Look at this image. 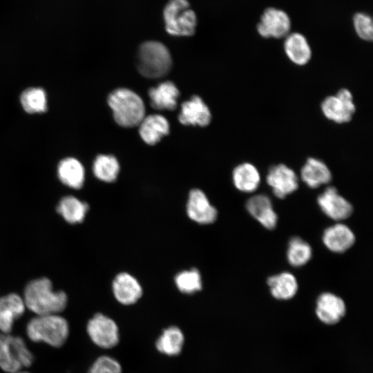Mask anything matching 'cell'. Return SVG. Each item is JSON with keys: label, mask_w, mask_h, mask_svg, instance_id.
Masks as SVG:
<instances>
[{"label": "cell", "mask_w": 373, "mask_h": 373, "mask_svg": "<svg viewBox=\"0 0 373 373\" xmlns=\"http://www.w3.org/2000/svg\"><path fill=\"white\" fill-rule=\"evenodd\" d=\"M93 171L95 176L99 180L113 182L119 174V164L113 155H99L93 162Z\"/></svg>", "instance_id": "83f0119b"}, {"label": "cell", "mask_w": 373, "mask_h": 373, "mask_svg": "<svg viewBox=\"0 0 373 373\" xmlns=\"http://www.w3.org/2000/svg\"><path fill=\"white\" fill-rule=\"evenodd\" d=\"M267 184L273 193L280 199L296 191L298 187V178L294 171L283 164L269 169L266 177Z\"/></svg>", "instance_id": "8fae6325"}, {"label": "cell", "mask_w": 373, "mask_h": 373, "mask_svg": "<svg viewBox=\"0 0 373 373\" xmlns=\"http://www.w3.org/2000/svg\"><path fill=\"white\" fill-rule=\"evenodd\" d=\"M26 309L23 298L19 294L11 293L0 298V331L9 334L14 323L24 313Z\"/></svg>", "instance_id": "e0dca14e"}, {"label": "cell", "mask_w": 373, "mask_h": 373, "mask_svg": "<svg viewBox=\"0 0 373 373\" xmlns=\"http://www.w3.org/2000/svg\"><path fill=\"white\" fill-rule=\"evenodd\" d=\"M300 178L309 187L316 189L328 184L332 180V173L323 161L309 157L300 170Z\"/></svg>", "instance_id": "7402d4cb"}, {"label": "cell", "mask_w": 373, "mask_h": 373, "mask_svg": "<svg viewBox=\"0 0 373 373\" xmlns=\"http://www.w3.org/2000/svg\"><path fill=\"white\" fill-rule=\"evenodd\" d=\"M353 24L357 35L365 41H372L373 38V23L372 18L365 13L358 12L353 17Z\"/></svg>", "instance_id": "1f68e13d"}, {"label": "cell", "mask_w": 373, "mask_h": 373, "mask_svg": "<svg viewBox=\"0 0 373 373\" xmlns=\"http://www.w3.org/2000/svg\"><path fill=\"white\" fill-rule=\"evenodd\" d=\"M88 209L86 202L73 195L62 198L57 207V212L70 224L82 222Z\"/></svg>", "instance_id": "484cf974"}, {"label": "cell", "mask_w": 373, "mask_h": 373, "mask_svg": "<svg viewBox=\"0 0 373 373\" xmlns=\"http://www.w3.org/2000/svg\"><path fill=\"white\" fill-rule=\"evenodd\" d=\"M57 174L60 181L68 187L79 189L84 185V168L75 158L67 157L62 160L58 165Z\"/></svg>", "instance_id": "cb8c5ba5"}, {"label": "cell", "mask_w": 373, "mask_h": 373, "mask_svg": "<svg viewBox=\"0 0 373 373\" xmlns=\"http://www.w3.org/2000/svg\"><path fill=\"white\" fill-rule=\"evenodd\" d=\"M321 110L328 119L343 124L351 120L356 106L351 92L342 88L336 95L328 96L323 101Z\"/></svg>", "instance_id": "ba28073f"}, {"label": "cell", "mask_w": 373, "mask_h": 373, "mask_svg": "<svg viewBox=\"0 0 373 373\" xmlns=\"http://www.w3.org/2000/svg\"><path fill=\"white\" fill-rule=\"evenodd\" d=\"M246 209L265 228L274 229L276 227L278 218L267 195L258 194L251 196L246 202Z\"/></svg>", "instance_id": "2e32d148"}, {"label": "cell", "mask_w": 373, "mask_h": 373, "mask_svg": "<svg viewBox=\"0 0 373 373\" xmlns=\"http://www.w3.org/2000/svg\"><path fill=\"white\" fill-rule=\"evenodd\" d=\"M26 307L36 315L59 314L66 307L68 297L63 291H54L51 281L39 278L29 282L25 287Z\"/></svg>", "instance_id": "6da1fadb"}, {"label": "cell", "mask_w": 373, "mask_h": 373, "mask_svg": "<svg viewBox=\"0 0 373 373\" xmlns=\"http://www.w3.org/2000/svg\"><path fill=\"white\" fill-rule=\"evenodd\" d=\"M23 108L28 113H40L47 110V97L45 91L40 88H29L20 97Z\"/></svg>", "instance_id": "f546056e"}, {"label": "cell", "mask_w": 373, "mask_h": 373, "mask_svg": "<svg viewBox=\"0 0 373 373\" xmlns=\"http://www.w3.org/2000/svg\"><path fill=\"white\" fill-rule=\"evenodd\" d=\"M164 19L171 35L191 36L195 32L196 15L186 0H170L164 10Z\"/></svg>", "instance_id": "8992f818"}, {"label": "cell", "mask_w": 373, "mask_h": 373, "mask_svg": "<svg viewBox=\"0 0 373 373\" xmlns=\"http://www.w3.org/2000/svg\"><path fill=\"white\" fill-rule=\"evenodd\" d=\"M312 249L304 240L293 237L288 243L287 258L289 265L299 267L306 265L312 258Z\"/></svg>", "instance_id": "f1b7e54d"}, {"label": "cell", "mask_w": 373, "mask_h": 373, "mask_svg": "<svg viewBox=\"0 0 373 373\" xmlns=\"http://www.w3.org/2000/svg\"><path fill=\"white\" fill-rule=\"evenodd\" d=\"M291 29V20L283 10L275 8H267L257 25L258 34L265 38L285 37Z\"/></svg>", "instance_id": "9c48e42d"}, {"label": "cell", "mask_w": 373, "mask_h": 373, "mask_svg": "<svg viewBox=\"0 0 373 373\" xmlns=\"http://www.w3.org/2000/svg\"><path fill=\"white\" fill-rule=\"evenodd\" d=\"M178 119L184 125L205 126L209 124L211 115L203 100L199 96L194 95L182 104Z\"/></svg>", "instance_id": "ac0fdd59"}, {"label": "cell", "mask_w": 373, "mask_h": 373, "mask_svg": "<svg viewBox=\"0 0 373 373\" xmlns=\"http://www.w3.org/2000/svg\"><path fill=\"white\" fill-rule=\"evenodd\" d=\"M317 203L321 211L330 219L341 221L348 218L353 212V207L341 195L334 186H328L318 196Z\"/></svg>", "instance_id": "30bf717a"}, {"label": "cell", "mask_w": 373, "mask_h": 373, "mask_svg": "<svg viewBox=\"0 0 373 373\" xmlns=\"http://www.w3.org/2000/svg\"><path fill=\"white\" fill-rule=\"evenodd\" d=\"M346 310L343 299L333 293L323 292L316 299L315 314L326 325L339 323L345 316Z\"/></svg>", "instance_id": "7c38bea8"}, {"label": "cell", "mask_w": 373, "mask_h": 373, "mask_svg": "<svg viewBox=\"0 0 373 373\" xmlns=\"http://www.w3.org/2000/svg\"><path fill=\"white\" fill-rule=\"evenodd\" d=\"M86 332L97 346L109 349L117 345L119 341V328L110 317L97 313L88 322Z\"/></svg>", "instance_id": "52a82bcc"}, {"label": "cell", "mask_w": 373, "mask_h": 373, "mask_svg": "<svg viewBox=\"0 0 373 373\" xmlns=\"http://www.w3.org/2000/svg\"><path fill=\"white\" fill-rule=\"evenodd\" d=\"M186 213L189 218L196 223L211 224L218 217V211L209 202L206 194L200 189L190 191L187 203Z\"/></svg>", "instance_id": "4fadbf2b"}, {"label": "cell", "mask_w": 373, "mask_h": 373, "mask_svg": "<svg viewBox=\"0 0 373 373\" xmlns=\"http://www.w3.org/2000/svg\"><path fill=\"white\" fill-rule=\"evenodd\" d=\"M119 361L110 356L98 357L90 367L88 373H122Z\"/></svg>", "instance_id": "d6a6232c"}, {"label": "cell", "mask_w": 373, "mask_h": 373, "mask_svg": "<svg viewBox=\"0 0 373 373\" xmlns=\"http://www.w3.org/2000/svg\"><path fill=\"white\" fill-rule=\"evenodd\" d=\"M175 283L179 291L187 294L200 291L202 286L200 273L195 268L178 273Z\"/></svg>", "instance_id": "4dcf8cb0"}, {"label": "cell", "mask_w": 373, "mask_h": 373, "mask_svg": "<svg viewBox=\"0 0 373 373\" xmlns=\"http://www.w3.org/2000/svg\"><path fill=\"white\" fill-rule=\"evenodd\" d=\"M139 126L140 137L149 145L155 144L169 133V123L161 115L154 114L144 117Z\"/></svg>", "instance_id": "d6986e66"}, {"label": "cell", "mask_w": 373, "mask_h": 373, "mask_svg": "<svg viewBox=\"0 0 373 373\" xmlns=\"http://www.w3.org/2000/svg\"><path fill=\"white\" fill-rule=\"evenodd\" d=\"M171 65V54L163 44L149 41L140 46L137 68L144 77L151 79L162 77L169 73Z\"/></svg>", "instance_id": "277c9868"}, {"label": "cell", "mask_w": 373, "mask_h": 373, "mask_svg": "<svg viewBox=\"0 0 373 373\" xmlns=\"http://www.w3.org/2000/svg\"><path fill=\"white\" fill-rule=\"evenodd\" d=\"M260 179L258 169L249 162L240 164L232 173V180L235 187L245 193L255 191L260 185Z\"/></svg>", "instance_id": "d4e9b609"}, {"label": "cell", "mask_w": 373, "mask_h": 373, "mask_svg": "<svg viewBox=\"0 0 373 373\" xmlns=\"http://www.w3.org/2000/svg\"><path fill=\"white\" fill-rule=\"evenodd\" d=\"M112 289L115 299L124 305L135 303L142 296L141 285L127 272L119 273L115 277Z\"/></svg>", "instance_id": "5bb4252c"}, {"label": "cell", "mask_w": 373, "mask_h": 373, "mask_svg": "<svg viewBox=\"0 0 373 373\" xmlns=\"http://www.w3.org/2000/svg\"><path fill=\"white\" fill-rule=\"evenodd\" d=\"M28 337L33 342H43L54 347L62 346L69 335V325L58 314L37 315L26 325Z\"/></svg>", "instance_id": "7a4b0ae2"}, {"label": "cell", "mask_w": 373, "mask_h": 373, "mask_svg": "<svg viewBox=\"0 0 373 373\" xmlns=\"http://www.w3.org/2000/svg\"><path fill=\"white\" fill-rule=\"evenodd\" d=\"M17 373H29V372L23 370V371L19 372Z\"/></svg>", "instance_id": "836d02e7"}, {"label": "cell", "mask_w": 373, "mask_h": 373, "mask_svg": "<svg viewBox=\"0 0 373 373\" xmlns=\"http://www.w3.org/2000/svg\"><path fill=\"white\" fill-rule=\"evenodd\" d=\"M284 42L286 55L294 64H307L312 57V49L306 37L299 32L288 34Z\"/></svg>", "instance_id": "44dd1931"}, {"label": "cell", "mask_w": 373, "mask_h": 373, "mask_svg": "<svg viewBox=\"0 0 373 373\" xmlns=\"http://www.w3.org/2000/svg\"><path fill=\"white\" fill-rule=\"evenodd\" d=\"M34 356L23 339L9 334H0V368L17 373L32 365Z\"/></svg>", "instance_id": "5b68a950"}, {"label": "cell", "mask_w": 373, "mask_h": 373, "mask_svg": "<svg viewBox=\"0 0 373 373\" xmlns=\"http://www.w3.org/2000/svg\"><path fill=\"white\" fill-rule=\"evenodd\" d=\"M184 343L182 331L178 327L171 326L164 329L157 339L155 346L160 353L173 356L181 352Z\"/></svg>", "instance_id": "4316f807"}, {"label": "cell", "mask_w": 373, "mask_h": 373, "mask_svg": "<svg viewBox=\"0 0 373 373\" xmlns=\"http://www.w3.org/2000/svg\"><path fill=\"white\" fill-rule=\"evenodd\" d=\"M179 95V90L171 81L162 82L149 90L151 105L157 110H174Z\"/></svg>", "instance_id": "ffe728a7"}, {"label": "cell", "mask_w": 373, "mask_h": 373, "mask_svg": "<svg viewBox=\"0 0 373 373\" xmlns=\"http://www.w3.org/2000/svg\"><path fill=\"white\" fill-rule=\"evenodd\" d=\"M323 242L331 251L343 253L355 242V235L345 224L338 222L326 228L323 234Z\"/></svg>", "instance_id": "9a60e30c"}, {"label": "cell", "mask_w": 373, "mask_h": 373, "mask_svg": "<svg viewBox=\"0 0 373 373\" xmlns=\"http://www.w3.org/2000/svg\"><path fill=\"white\" fill-rule=\"evenodd\" d=\"M267 285L271 296L279 300L291 299L296 296L298 289L296 278L287 271L269 277Z\"/></svg>", "instance_id": "603a6c76"}, {"label": "cell", "mask_w": 373, "mask_h": 373, "mask_svg": "<svg viewBox=\"0 0 373 373\" xmlns=\"http://www.w3.org/2000/svg\"><path fill=\"white\" fill-rule=\"evenodd\" d=\"M108 104L113 111L115 122L122 127L137 126L145 117V106L142 99L128 88L114 90L108 95Z\"/></svg>", "instance_id": "3957f363"}]
</instances>
